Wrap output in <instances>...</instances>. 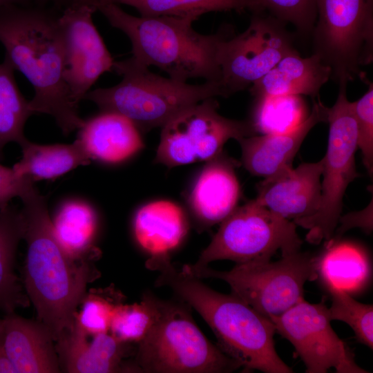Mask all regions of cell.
<instances>
[{
	"mask_svg": "<svg viewBox=\"0 0 373 373\" xmlns=\"http://www.w3.org/2000/svg\"><path fill=\"white\" fill-rule=\"evenodd\" d=\"M21 200L23 236L27 243L24 289L37 321L55 341L71 329L87 285L99 277L93 258L68 254L54 233L46 198L34 186Z\"/></svg>",
	"mask_w": 373,
	"mask_h": 373,
	"instance_id": "1",
	"label": "cell"
},
{
	"mask_svg": "<svg viewBox=\"0 0 373 373\" xmlns=\"http://www.w3.org/2000/svg\"><path fill=\"white\" fill-rule=\"evenodd\" d=\"M58 17L42 8L12 5L0 10V42L6 60L33 86V113H46L68 135L84 122L64 79L65 46Z\"/></svg>",
	"mask_w": 373,
	"mask_h": 373,
	"instance_id": "2",
	"label": "cell"
},
{
	"mask_svg": "<svg viewBox=\"0 0 373 373\" xmlns=\"http://www.w3.org/2000/svg\"><path fill=\"white\" fill-rule=\"evenodd\" d=\"M146 265L159 271L155 285L169 287L198 312L215 334L218 347L242 367L265 373L293 372L276 350V331L269 318L233 294L216 291L179 269L169 256L150 258Z\"/></svg>",
	"mask_w": 373,
	"mask_h": 373,
	"instance_id": "3",
	"label": "cell"
},
{
	"mask_svg": "<svg viewBox=\"0 0 373 373\" xmlns=\"http://www.w3.org/2000/svg\"><path fill=\"white\" fill-rule=\"evenodd\" d=\"M96 10L129 38L131 58L137 63L158 67L180 82L191 78L218 80L219 47L233 35L230 26L215 34L202 35L193 28L194 20L189 18L135 17L114 3L99 6Z\"/></svg>",
	"mask_w": 373,
	"mask_h": 373,
	"instance_id": "4",
	"label": "cell"
},
{
	"mask_svg": "<svg viewBox=\"0 0 373 373\" xmlns=\"http://www.w3.org/2000/svg\"><path fill=\"white\" fill-rule=\"evenodd\" d=\"M113 69L122 80L112 87L89 90L84 99L95 103L101 111L126 117L139 131L163 126L184 109L206 99L222 97L216 82L189 84L164 77L131 57L114 62Z\"/></svg>",
	"mask_w": 373,
	"mask_h": 373,
	"instance_id": "5",
	"label": "cell"
},
{
	"mask_svg": "<svg viewBox=\"0 0 373 373\" xmlns=\"http://www.w3.org/2000/svg\"><path fill=\"white\" fill-rule=\"evenodd\" d=\"M182 301L159 300V312L147 335L137 344L135 364L146 373H227L241 366L212 343Z\"/></svg>",
	"mask_w": 373,
	"mask_h": 373,
	"instance_id": "6",
	"label": "cell"
},
{
	"mask_svg": "<svg viewBox=\"0 0 373 373\" xmlns=\"http://www.w3.org/2000/svg\"><path fill=\"white\" fill-rule=\"evenodd\" d=\"M200 279L226 282L232 294L262 315L278 316L304 299V285L317 278L316 257L300 251L277 260L236 264L229 271L182 267Z\"/></svg>",
	"mask_w": 373,
	"mask_h": 373,
	"instance_id": "7",
	"label": "cell"
},
{
	"mask_svg": "<svg viewBox=\"0 0 373 373\" xmlns=\"http://www.w3.org/2000/svg\"><path fill=\"white\" fill-rule=\"evenodd\" d=\"M303 240L296 224L260 204L256 199L234 211L222 222L209 246L191 268H200L218 260L236 264L271 260L300 251Z\"/></svg>",
	"mask_w": 373,
	"mask_h": 373,
	"instance_id": "8",
	"label": "cell"
},
{
	"mask_svg": "<svg viewBox=\"0 0 373 373\" xmlns=\"http://www.w3.org/2000/svg\"><path fill=\"white\" fill-rule=\"evenodd\" d=\"M312 36L330 78L347 86L373 61V0H317Z\"/></svg>",
	"mask_w": 373,
	"mask_h": 373,
	"instance_id": "9",
	"label": "cell"
},
{
	"mask_svg": "<svg viewBox=\"0 0 373 373\" xmlns=\"http://www.w3.org/2000/svg\"><path fill=\"white\" fill-rule=\"evenodd\" d=\"M346 86H339L334 104L327 108L329 123L327 148L323 160L321 197L317 213L306 223V240L312 244L334 237L341 216L343 200L349 184L360 175L355 153L357 128Z\"/></svg>",
	"mask_w": 373,
	"mask_h": 373,
	"instance_id": "10",
	"label": "cell"
},
{
	"mask_svg": "<svg viewBox=\"0 0 373 373\" xmlns=\"http://www.w3.org/2000/svg\"><path fill=\"white\" fill-rule=\"evenodd\" d=\"M215 97L181 111L163 126L155 162L168 167L209 161L222 152L230 139L257 135L251 122L227 118L218 112Z\"/></svg>",
	"mask_w": 373,
	"mask_h": 373,
	"instance_id": "11",
	"label": "cell"
},
{
	"mask_svg": "<svg viewBox=\"0 0 373 373\" xmlns=\"http://www.w3.org/2000/svg\"><path fill=\"white\" fill-rule=\"evenodd\" d=\"M285 24L264 12H254L243 32L221 42L216 82L222 97L249 88L282 58L296 51Z\"/></svg>",
	"mask_w": 373,
	"mask_h": 373,
	"instance_id": "12",
	"label": "cell"
},
{
	"mask_svg": "<svg viewBox=\"0 0 373 373\" xmlns=\"http://www.w3.org/2000/svg\"><path fill=\"white\" fill-rule=\"evenodd\" d=\"M276 333L288 340L305 365L306 373H367L332 329L328 307L323 301L298 303L284 313L269 317Z\"/></svg>",
	"mask_w": 373,
	"mask_h": 373,
	"instance_id": "13",
	"label": "cell"
},
{
	"mask_svg": "<svg viewBox=\"0 0 373 373\" xmlns=\"http://www.w3.org/2000/svg\"><path fill=\"white\" fill-rule=\"evenodd\" d=\"M95 11L89 5L75 3L58 17L65 46L64 79L77 105L115 62L93 23Z\"/></svg>",
	"mask_w": 373,
	"mask_h": 373,
	"instance_id": "14",
	"label": "cell"
},
{
	"mask_svg": "<svg viewBox=\"0 0 373 373\" xmlns=\"http://www.w3.org/2000/svg\"><path fill=\"white\" fill-rule=\"evenodd\" d=\"M323 160L289 166L260 182L255 198L260 204L303 228L318 211Z\"/></svg>",
	"mask_w": 373,
	"mask_h": 373,
	"instance_id": "15",
	"label": "cell"
},
{
	"mask_svg": "<svg viewBox=\"0 0 373 373\" xmlns=\"http://www.w3.org/2000/svg\"><path fill=\"white\" fill-rule=\"evenodd\" d=\"M88 335L75 323L56 341L60 368L69 373L138 372L124 362L130 354L131 344L120 341L109 332Z\"/></svg>",
	"mask_w": 373,
	"mask_h": 373,
	"instance_id": "16",
	"label": "cell"
},
{
	"mask_svg": "<svg viewBox=\"0 0 373 373\" xmlns=\"http://www.w3.org/2000/svg\"><path fill=\"white\" fill-rule=\"evenodd\" d=\"M327 108L318 98L314 99L307 119L294 129L284 133L243 137L238 141L242 164L251 175L266 178L292 166L303 140L317 124L326 122Z\"/></svg>",
	"mask_w": 373,
	"mask_h": 373,
	"instance_id": "17",
	"label": "cell"
},
{
	"mask_svg": "<svg viewBox=\"0 0 373 373\" xmlns=\"http://www.w3.org/2000/svg\"><path fill=\"white\" fill-rule=\"evenodd\" d=\"M238 164L222 151L204 166L189 198L192 213L200 227L220 223L237 207L240 188L235 169Z\"/></svg>",
	"mask_w": 373,
	"mask_h": 373,
	"instance_id": "18",
	"label": "cell"
},
{
	"mask_svg": "<svg viewBox=\"0 0 373 373\" xmlns=\"http://www.w3.org/2000/svg\"><path fill=\"white\" fill-rule=\"evenodd\" d=\"M8 355L17 373H56L61 370L55 342L47 328L15 312L2 318Z\"/></svg>",
	"mask_w": 373,
	"mask_h": 373,
	"instance_id": "19",
	"label": "cell"
},
{
	"mask_svg": "<svg viewBox=\"0 0 373 373\" xmlns=\"http://www.w3.org/2000/svg\"><path fill=\"white\" fill-rule=\"evenodd\" d=\"M77 140L89 157L115 164L127 160L143 147L139 129L126 117L102 111L78 128Z\"/></svg>",
	"mask_w": 373,
	"mask_h": 373,
	"instance_id": "20",
	"label": "cell"
},
{
	"mask_svg": "<svg viewBox=\"0 0 373 373\" xmlns=\"http://www.w3.org/2000/svg\"><path fill=\"white\" fill-rule=\"evenodd\" d=\"M330 77V68L316 54L302 57L296 51L282 58L249 89L254 97L309 95L315 99Z\"/></svg>",
	"mask_w": 373,
	"mask_h": 373,
	"instance_id": "21",
	"label": "cell"
},
{
	"mask_svg": "<svg viewBox=\"0 0 373 373\" xmlns=\"http://www.w3.org/2000/svg\"><path fill=\"white\" fill-rule=\"evenodd\" d=\"M133 229L137 242L151 257L169 256L186 236L188 221L176 204L160 200L137 211Z\"/></svg>",
	"mask_w": 373,
	"mask_h": 373,
	"instance_id": "22",
	"label": "cell"
},
{
	"mask_svg": "<svg viewBox=\"0 0 373 373\" xmlns=\"http://www.w3.org/2000/svg\"><path fill=\"white\" fill-rule=\"evenodd\" d=\"M316 257V273L327 288L332 287L347 293L365 285L370 274L368 257L359 245L332 238Z\"/></svg>",
	"mask_w": 373,
	"mask_h": 373,
	"instance_id": "23",
	"label": "cell"
},
{
	"mask_svg": "<svg viewBox=\"0 0 373 373\" xmlns=\"http://www.w3.org/2000/svg\"><path fill=\"white\" fill-rule=\"evenodd\" d=\"M23 236L21 210L9 204L0 209V312L5 314L29 304L15 269L16 252Z\"/></svg>",
	"mask_w": 373,
	"mask_h": 373,
	"instance_id": "24",
	"label": "cell"
},
{
	"mask_svg": "<svg viewBox=\"0 0 373 373\" xmlns=\"http://www.w3.org/2000/svg\"><path fill=\"white\" fill-rule=\"evenodd\" d=\"M22 157L12 169L34 182L57 178L79 166L87 165L90 158L80 142L38 144L28 140L21 146Z\"/></svg>",
	"mask_w": 373,
	"mask_h": 373,
	"instance_id": "25",
	"label": "cell"
},
{
	"mask_svg": "<svg viewBox=\"0 0 373 373\" xmlns=\"http://www.w3.org/2000/svg\"><path fill=\"white\" fill-rule=\"evenodd\" d=\"M54 233L64 251L76 259L94 258L93 242L97 229V218L88 204L68 200L59 207L51 219Z\"/></svg>",
	"mask_w": 373,
	"mask_h": 373,
	"instance_id": "26",
	"label": "cell"
},
{
	"mask_svg": "<svg viewBox=\"0 0 373 373\" xmlns=\"http://www.w3.org/2000/svg\"><path fill=\"white\" fill-rule=\"evenodd\" d=\"M94 7L108 4H125L135 8L142 17H175L194 21L210 12L236 10L253 12L250 0H79Z\"/></svg>",
	"mask_w": 373,
	"mask_h": 373,
	"instance_id": "27",
	"label": "cell"
},
{
	"mask_svg": "<svg viewBox=\"0 0 373 373\" xmlns=\"http://www.w3.org/2000/svg\"><path fill=\"white\" fill-rule=\"evenodd\" d=\"M309 114L301 95L260 96L254 97L249 120L256 134H278L294 129Z\"/></svg>",
	"mask_w": 373,
	"mask_h": 373,
	"instance_id": "28",
	"label": "cell"
},
{
	"mask_svg": "<svg viewBox=\"0 0 373 373\" xmlns=\"http://www.w3.org/2000/svg\"><path fill=\"white\" fill-rule=\"evenodd\" d=\"M14 71L6 60L0 64V157L7 144L21 146L27 140L24 126L34 113L17 86Z\"/></svg>",
	"mask_w": 373,
	"mask_h": 373,
	"instance_id": "29",
	"label": "cell"
},
{
	"mask_svg": "<svg viewBox=\"0 0 373 373\" xmlns=\"http://www.w3.org/2000/svg\"><path fill=\"white\" fill-rule=\"evenodd\" d=\"M160 298L151 292L143 294L140 303L119 305L113 316L109 333L117 340L138 344L155 323Z\"/></svg>",
	"mask_w": 373,
	"mask_h": 373,
	"instance_id": "30",
	"label": "cell"
},
{
	"mask_svg": "<svg viewBox=\"0 0 373 373\" xmlns=\"http://www.w3.org/2000/svg\"><path fill=\"white\" fill-rule=\"evenodd\" d=\"M124 298L113 287L90 289L75 315V324L88 336L108 333L115 311Z\"/></svg>",
	"mask_w": 373,
	"mask_h": 373,
	"instance_id": "31",
	"label": "cell"
},
{
	"mask_svg": "<svg viewBox=\"0 0 373 373\" xmlns=\"http://www.w3.org/2000/svg\"><path fill=\"white\" fill-rule=\"evenodd\" d=\"M332 305L328 308L331 321L347 324L358 341L372 349L373 306L354 299L350 294L336 287H328Z\"/></svg>",
	"mask_w": 373,
	"mask_h": 373,
	"instance_id": "32",
	"label": "cell"
},
{
	"mask_svg": "<svg viewBox=\"0 0 373 373\" xmlns=\"http://www.w3.org/2000/svg\"><path fill=\"white\" fill-rule=\"evenodd\" d=\"M253 12L268 11L269 15L292 23L304 35H312L317 17V0H250Z\"/></svg>",
	"mask_w": 373,
	"mask_h": 373,
	"instance_id": "33",
	"label": "cell"
},
{
	"mask_svg": "<svg viewBox=\"0 0 373 373\" xmlns=\"http://www.w3.org/2000/svg\"><path fill=\"white\" fill-rule=\"evenodd\" d=\"M367 92L358 100L351 102L357 128V147L361 151L364 166L370 176L373 172V84L368 83Z\"/></svg>",
	"mask_w": 373,
	"mask_h": 373,
	"instance_id": "34",
	"label": "cell"
},
{
	"mask_svg": "<svg viewBox=\"0 0 373 373\" xmlns=\"http://www.w3.org/2000/svg\"><path fill=\"white\" fill-rule=\"evenodd\" d=\"M34 186L30 178L20 176L12 168L0 164V209L8 206L14 198H21Z\"/></svg>",
	"mask_w": 373,
	"mask_h": 373,
	"instance_id": "35",
	"label": "cell"
},
{
	"mask_svg": "<svg viewBox=\"0 0 373 373\" xmlns=\"http://www.w3.org/2000/svg\"><path fill=\"white\" fill-rule=\"evenodd\" d=\"M341 224L338 228H336L334 234L338 233V236L332 238H338L343 233L353 227H360L366 232L372 231V201L363 210L353 212L344 216H341L338 224Z\"/></svg>",
	"mask_w": 373,
	"mask_h": 373,
	"instance_id": "36",
	"label": "cell"
},
{
	"mask_svg": "<svg viewBox=\"0 0 373 373\" xmlns=\"http://www.w3.org/2000/svg\"><path fill=\"white\" fill-rule=\"evenodd\" d=\"M0 373H17L6 349L2 318H0Z\"/></svg>",
	"mask_w": 373,
	"mask_h": 373,
	"instance_id": "37",
	"label": "cell"
},
{
	"mask_svg": "<svg viewBox=\"0 0 373 373\" xmlns=\"http://www.w3.org/2000/svg\"><path fill=\"white\" fill-rule=\"evenodd\" d=\"M39 5H46L50 3L58 8H64V9L75 4L79 0H36Z\"/></svg>",
	"mask_w": 373,
	"mask_h": 373,
	"instance_id": "38",
	"label": "cell"
},
{
	"mask_svg": "<svg viewBox=\"0 0 373 373\" xmlns=\"http://www.w3.org/2000/svg\"><path fill=\"white\" fill-rule=\"evenodd\" d=\"M31 0H0V10L4 7L19 5V6H28Z\"/></svg>",
	"mask_w": 373,
	"mask_h": 373,
	"instance_id": "39",
	"label": "cell"
}]
</instances>
